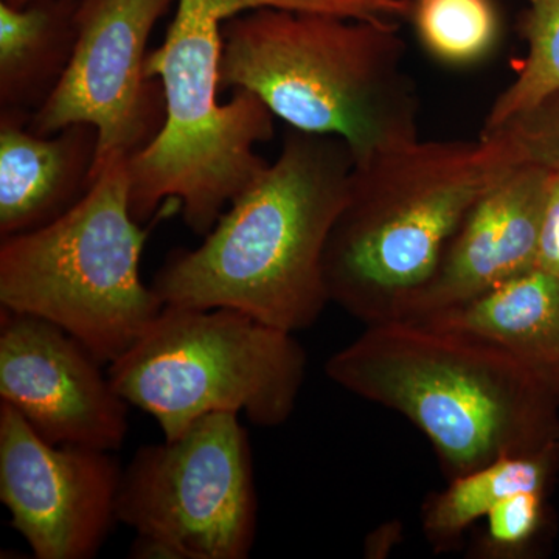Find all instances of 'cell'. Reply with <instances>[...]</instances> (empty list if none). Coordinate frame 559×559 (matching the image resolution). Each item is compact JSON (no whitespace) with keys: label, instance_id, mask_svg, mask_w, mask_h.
<instances>
[{"label":"cell","instance_id":"cell-8","mask_svg":"<svg viewBox=\"0 0 559 559\" xmlns=\"http://www.w3.org/2000/svg\"><path fill=\"white\" fill-rule=\"evenodd\" d=\"M117 520L135 532L131 558H248L259 498L240 417L205 415L176 439L139 448L121 474Z\"/></svg>","mask_w":559,"mask_h":559},{"label":"cell","instance_id":"cell-16","mask_svg":"<svg viewBox=\"0 0 559 559\" xmlns=\"http://www.w3.org/2000/svg\"><path fill=\"white\" fill-rule=\"evenodd\" d=\"M559 473V444L535 454L509 455L454 477L421 510L423 533L433 550L454 549L476 522L522 491L549 492Z\"/></svg>","mask_w":559,"mask_h":559},{"label":"cell","instance_id":"cell-4","mask_svg":"<svg viewBox=\"0 0 559 559\" xmlns=\"http://www.w3.org/2000/svg\"><path fill=\"white\" fill-rule=\"evenodd\" d=\"M404 55L389 17L250 10L224 22L221 92H252L293 130L344 140L360 164L419 138Z\"/></svg>","mask_w":559,"mask_h":559},{"label":"cell","instance_id":"cell-20","mask_svg":"<svg viewBox=\"0 0 559 559\" xmlns=\"http://www.w3.org/2000/svg\"><path fill=\"white\" fill-rule=\"evenodd\" d=\"M481 134H499L518 160L559 173V92Z\"/></svg>","mask_w":559,"mask_h":559},{"label":"cell","instance_id":"cell-19","mask_svg":"<svg viewBox=\"0 0 559 559\" xmlns=\"http://www.w3.org/2000/svg\"><path fill=\"white\" fill-rule=\"evenodd\" d=\"M547 492L522 491L499 502L476 543L477 558L520 559L532 550L546 525Z\"/></svg>","mask_w":559,"mask_h":559},{"label":"cell","instance_id":"cell-10","mask_svg":"<svg viewBox=\"0 0 559 559\" xmlns=\"http://www.w3.org/2000/svg\"><path fill=\"white\" fill-rule=\"evenodd\" d=\"M121 474L112 452L49 443L0 403V500L33 557H97L119 522Z\"/></svg>","mask_w":559,"mask_h":559},{"label":"cell","instance_id":"cell-12","mask_svg":"<svg viewBox=\"0 0 559 559\" xmlns=\"http://www.w3.org/2000/svg\"><path fill=\"white\" fill-rule=\"evenodd\" d=\"M554 171L521 162L476 202L399 320H425L536 270Z\"/></svg>","mask_w":559,"mask_h":559},{"label":"cell","instance_id":"cell-21","mask_svg":"<svg viewBox=\"0 0 559 559\" xmlns=\"http://www.w3.org/2000/svg\"><path fill=\"white\" fill-rule=\"evenodd\" d=\"M551 171V170H550ZM536 270L559 278V173L554 171L549 201L540 227Z\"/></svg>","mask_w":559,"mask_h":559},{"label":"cell","instance_id":"cell-6","mask_svg":"<svg viewBox=\"0 0 559 559\" xmlns=\"http://www.w3.org/2000/svg\"><path fill=\"white\" fill-rule=\"evenodd\" d=\"M150 231L131 213L128 159L106 162L60 219L2 238L0 308L49 320L109 366L165 307L140 277Z\"/></svg>","mask_w":559,"mask_h":559},{"label":"cell","instance_id":"cell-13","mask_svg":"<svg viewBox=\"0 0 559 559\" xmlns=\"http://www.w3.org/2000/svg\"><path fill=\"white\" fill-rule=\"evenodd\" d=\"M32 116L0 109V238L60 219L90 191L98 159L97 128L32 131Z\"/></svg>","mask_w":559,"mask_h":559},{"label":"cell","instance_id":"cell-3","mask_svg":"<svg viewBox=\"0 0 559 559\" xmlns=\"http://www.w3.org/2000/svg\"><path fill=\"white\" fill-rule=\"evenodd\" d=\"M331 381L399 412L451 479L559 444V404L498 345L414 320L371 323L325 364Z\"/></svg>","mask_w":559,"mask_h":559},{"label":"cell","instance_id":"cell-15","mask_svg":"<svg viewBox=\"0 0 559 559\" xmlns=\"http://www.w3.org/2000/svg\"><path fill=\"white\" fill-rule=\"evenodd\" d=\"M75 43L73 0L0 2V109L38 112L64 79Z\"/></svg>","mask_w":559,"mask_h":559},{"label":"cell","instance_id":"cell-1","mask_svg":"<svg viewBox=\"0 0 559 559\" xmlns=\"http://www.w3.org/2000/svg\"><path fill=\"white\" fill-rule=\"evenodd\" d=\"M353 168L344 140L288 128L277 159L198 248L173 250L151 288L171 307L229 308L289 333L310 329L330 304L323 257Z\"/></svg>","mask_w":559,"mask_h":559},{"label":"cell","instance_id":"cell-7","mask_svg":"<svg viewBox=\"0 0 559 559\" xmlns=\"http://www.w3.org/2000/svg\"><path fill=\"white\" fill-rule=\"evenodd\" d=\"M307 364L289 331L229 308L165 305L108 373L130 406L171 440L219 412L260 428L282 426L296 409Z\"/></svg>","mask_w":559,"mask_h":559},{"label":"cell","instance_id":"cell-17","mask_svg":"<svg viewBox=\"0 0 559 559\" xmlns=\"http://www.w3.org/2000/svg\"><path fill=\"white\" fill-rule=\"evenodd\" d=\"M411 14L419 43L441 64H476L499 40V14L492 0H417Z\"/></svg>","mask_w":559,"mask_h":559},{"label":"cell","instance_id":"cell-2","mask_svg":"<svg viewBox=\"0 0 559 559\" xmlns=\"http://www.w3.org/2000/svg\"><path fill=\"white\" fill-rule=\"evenodd\" d=\"M259 9L373 17L382 0H178L164 43L146 58V73L164 90V128L128 160L139 223L153 218L162 202H178L186 226L205 237L270 165L255 148L274 138V114L245 90L231 91L224 105L218 100L224 22Z\"/></svg>","mask_w":559,"mask_h":559},{"label":"cell","instance_id":"cell-14","mask_svg":"<svg viewBox=\"0 0 559 559\" xmlns=\"http://www.w3.org/2000/svg\"><path fill=\"white\" fill-rule=\"evenodd\" d=\"M414 322L498 345L559 404V278L554 275L525 272L468 304Z\"/></svg>","mask_w":559,"mask_h":559},{"label":"cell","instance_id":"cell-5","mask_svg":"<svg viewBox=\"0 0 559 559\" xmlns=\"http://www.w3.org/2000/svg\"><path fill=\"white\" fill-rule=\"evenodd\" d=\"M518 164L499 134L418 138L355 164L323 257L330 301L367 325L401 319L471 209Z\"/></svg>","mask_w":559,"mask_h":559},{"label":"cell","instance_id":"cell-11","mask_svg":"<svg viewBox=\"0 0 559 559\" xmlns=\"http://www.w3.org/2000/svg\"><path fill=\"white\" fill-rule=\"evenodd\" d=\"M86 345L38 316L0 308V403L44 440L116 452L130 403Z\"/></svg>","mask_w":559,"mask_h":559},{"label":"cell","instance_id":"cell-9","mask_svg":"<svg viewBox=\"0 0 559 559\" xmlns=\"http://www.w3.org/2000/svg\"><path fill=\"white\" fill-rule=\"evenodd\" d=\"M176 0H73L76 43L50 100L33 114L32 131L69 124L97 128L94 178L106 162L128 159L157 138L167 117L159 80L146 73L151 33Z\"/></svg>","mask_w":559,"mask_h":559},{"label":"cell","instance_id":"cell-22","mask_svg":"<svg viewBox=\"0 0 559 559\" xmlns=\"http://www.w3.org/2000/svg\"><path fill=\"white\" fill-rule=\"evenodd\" d=\"M0 2L7 3V5L16 7V9H21V7L27 5L32 0H0Z\"/></svg>","mask_w":559,"mask_h":559},{"label":"cell","instance_id":"cell-18","mask_svg":"<svg viewBox=\"0 0 559 559\" xmlns=\"http://www.w3.org/2000/svg\"><path fill=\"white\" fill-rule=\"evenodd\" d=\"M522 35L527 55L492 103L481 132L502 127L559 92V0H527Z\"/></svg>","mask_w":559,"mask_h":559}]
</instances>
